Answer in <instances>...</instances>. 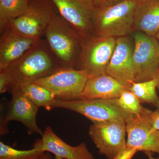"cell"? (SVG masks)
<instances>
[{
	"label": "cell",
	"instance_id": "obj_1",
	"mask_svg": "<svg viewBox=\"0 0 159 159\" xmlns=\"http://www.w3.org/2000/svg\"><path fill=\"white\" fill-rule=\"evenodd\" d=\"M61 67L47 43L40 39L6 70L11 78V86L20 85L48 76Z\"/></svg>",
	"mask_w": 159,
	"mask_h": 159
},
{
	"label": "cell",
	"instance_id": "obj_2",
	"mask_svg": "<svg viewBox=\"0 0 159 159\" xmlns=\"http://www.w3.org/2000/svg\"><path fill=\"white\" fill-rule=\"evenodd\" d=\"M44 36L46 43L61 67L75 68L84 39L59 13H55Z\"/></svg>",
	"mask_w": 159,
	"mask_h": 159
},
{
	"label": "cell",
	"instance_id": "obj_3",
	"mask_svg": "<svg viewBox=\"0 0 159 159\" xmlns=\"http://www.w3.org/2000/svg\"><path fill=\"white\" fill-rule=\"evenodd\" d=\"M138 4L134 0H125L113 6L96 7L93 36L117 38L131 34L134 31V16Z\"/></svg>",
	"mask_w": 159,
	"mask_h": 159
},
{
	"label": "cell",
	"instance_id": "obj_4",
	"mask_svg": "<svg viewBox=\"0 0 159 159\" xmlns=\"http://www.w3.org/2000/svg\"><path fill=\"white\" fill-rule=\"evenodd\" d=\"M54 108L65 109L80 114L93 123L113 120L126 122L134 116L128 113L118 104L116 99H55L51 106Z\"/></svg>",
	"mask_w": 159,
	"mask_h": 159
},
{
	"label": "cell",
	"instance_id": "obj_5",
	"mask_svg": "<svg viewBox=\"0 0 159 159\" xmlns=\"http://www.w3.org/2000/svg\"><path fill=\"white\" fill-rule=\"evenodd\" d=\"M133 62L134 82L148 81L156 78L159 71V43L153 36L134 30Z\"/></svg>",
	"mask_w": 159,
	"mask_h": 159
},
{
	"label": "cell",
	"instance_id": "obj_6",
	"mask_svg": "<svg viewBox=\"0 0 159 159\" xmlns=\"http://www.w3.org/2000/svg\"><path fill=\"white\" fill-rule=\"evenodd\" d=\"M116 38L95 36L84 40L76 65L89 77L106 74L107 66L116 48Z\"/></svg>",
	"mask_w": 159,
	"mask_h": 159
},
{
	"label": "cell",
	"instance_id": "obj_7",
	"mask_svg": "<svg viewBox=\"0 0 159 159\" xmlns=\"http://www.w3.org/2000/svg\"><path fill=\"white\" fill-rule=\"evenodd\" d=\"M89 77L83 70L61 67L48 76L33 82L49 90L55 99L72 100L79 99Z\"/></svg>",
	"mask_w": 159,
	"mask_h": 159
},
{
	"label": "cell",
	"instance_id": "obj_8",
	"mask_svg": "<svg viewBox=\"0 0 159 159\" xmlns=\"http://www.w3.org/2000/svg\"><path fill=\"white\" fill-rule=\"evenodd\" d=\"M10 87L11 98L6 113L1 117V135L9 133V122L15 121L25 125L29 134H38L42 136L43 131L38 125L36 119L39 108L27 97L19 85H11Z\"/></svg>",
	"mask_w": 159,
	"mask_h": 159
},
{
	"label": "cell",
	"instance_id": "obj_9",
	"mask_svg": "<svg viewBox=\"0 0 159 159\" xmlns=\"http://www.w3.org/2000/svg\"><path fill=\"white\" fill-rule=\"evenodd\" d=\"M89 133L99 153L107 159H113L126 148L125 122L122 120L93 123Z\"/></svg>",
	"mask_w": 159,
	"mask_h": 159
},
{
	"label": "cell",
	"instance_id": "obj_10",
	"mask_svg": "<svg viewBox=\"0 0 159 159\" xmlns=\"http://www.w3.org/2000/svg\"><path fill=\"white\" fill-rule=\"evenodd\" d=\"M54 8L51 0H30L29 10L9 25L25 37L40 39L56 12Z\"/></svg>",
	"mask_w": 159,
	"mask_h": 159
},
{
	"label": "cell",
	"instance_id": "obj_11",
	"mask_svg": "<svg viewBox=\"0 0 159 159\" xmlns=\"http://www.w3.org/2000/svg\"><path fill=\"white\" fill-rule=\"evenodd\" d=\"M55 9L84 40L93 36V0H51Z\"/></svg>",
	"mask_w": 159,
	"mask_h": 159
},
{
	"label": "cell",
	"instance_id": "obj_12",
	"mask_svg": "<svg viewBox=\"0 0 159 159\" xmlns=\"http://www.w3.org/2000/svg\"><path fill=\"white\" fill-rule=\"evenodd\" d=\"M134 42L128 36L116 38V48L106 70V74L128 88L134 82L133 56Z\"/></svg>",
	"mask_w": 159,
	"mask_h": 159
},
{
	"label": "cell",
	"instance_id": "obj_13",
	"mask_svg": "<svg viewBox=\"0 0 159 159\" xmlns=\"http://www.w3.org/2000/svg\"><path fill=\"white\" fill-rule=\"evenodd\" d=\"M126 147L139 151L159 154V131L144 118L134 116L125 122Z\"/></svg>",
	"mask_w": 159,
	"mask_h": 159
},
{
	"label": "cell",
	"instance_id": "obj_14",
	"mask_svg": "<svg viewBox=\"0 0 159 159\" xmlns=\"http://www.w3.org/2000/svg\"><path fill=\"white\" fill-rule=\"evenodd\" d=\"M38 39L22 35L9 24L1 33L0 70L16 61Z\"/></svg>",
	"mask_w": 159,
	"mask_h": 159
},
{
	"label": "cell",
	"instance_id": "obj_15",
	"mask_svg": "<svg viewBox=\"0 0 159 159\" xmlns=\"http://www.w3.org/2000/svg\"><path fill=\"white\" fill-rule=\"evenodd\" d=\"M42 149L44 152L53 154L54 159H95L84 142L77 146L68 144L48 126L42 136Z\"/></svg>",
	"mask_w": 159,
	"mask_h": 159
},
{
	"label": "cell",
	"instance_id": "obj_16",
	"mask_svg": "<svg viewBox=\"0 0 159 159\" xmlns=\"http://www.w3.org/2000/svg\"><path fill=\"white\" fill-rule=\"evenodd\" d=\"M127 89L113 77L107 74L89 77L78 99H116Z\"/></svg>",
	"mask_w": 159,
	"mask_h": 159
},
{
	"label": "cell",
	"instance_id": "obj_17",
	"mask_svg": "<svg viewBox=\"0 0 159 159\" xmlns=\"http://www.w3.org/2000/svg\"><path fill=\"white\" fill-rule=\"evenodd\" d=\"M159 30V0L138 3L134 16V31L155 37Z\"/></svg>",
	"mask_w": 159,
	"mask_h": 159
},
{
	"label": "cell",
	"instance_id": "obj_18",
	"mask_svg": "<svg viewBox=\"0 0 159 159\" xmlns=\"http://www.w3.org/2000/svg\"><path fill=\"white\" fill-rule=\"evenodd\" d=\"M30 4V0H0V32L11 20L25 14Z\"/></svg>",
	"mask_w": 159,
	"mask_h": 159
},
{
	"label": "cell",
	"instance_id": "obj_19",
	"mask_svg": "<svg viewBox=\"0 0 159 159\" xmlns=\"http://www.w3.org/2000/svg\"><path fill=\"white\" fill-rule=\"evenodd\" d=\"M19 86L27 97L39 108L42 107L46 110H51V106L55 98L49 90L34 82L25 83Z\"/></svg>",
	"mask_w": 159,
	"mask_h": 159
},
{
	"label": "cell",
	"instance_id": "obj_20",
	"mask_svg": "<svg viewBox=\"0 0 159 159\" xmlns=\"http://www.w3.org/2000/svg\"><path fill=\"white\" fill-rule=\"evenodd\" d=\"M44 152L41 139L36 140L29 150H18L0 142V159H39Z\"/></svg>",
	"mask_w": 159,
	"mask_h": 159
},
{
	"label": "cell",
	"instance_id": "obj_21",
	"mask_svg": "<svg viewBox=\"0 0 159 159\" xmlns=\"http://www.w3.org/2000/svg\"><path fill=\"white\" fill-rule=\"evenodd\" d=\"M156 89V79L143 82H134L128 88L141 102L152 104L157 107L159 104V97Z\"/></svg>",
	"mask_w": 159,
	"mask_h": 159
},
{
	"label": "cell",
	"instance_id": "obj_22",
	"mask_svg": "<svg viewBox=\"0 0 159 159\" xmlns=\"http://www.w3.org/2000/svg\"><path fill=\"white\" fill-rule=\"evenodd\" d=\"M117 101L123 110L134 116H143L148 109L141 105L140 100L128 89L122 92Z\"/></svg>",
	"mask_w": 159,
	"mask_h": 159
},
{
	"label": "cell",
	"instance_id": "obj_23",
	"mask_svg": "<svg viewBox=\"0 0 159 159\" xmlns=\"http://www.w3.org/2000/svg\"><path fill=\"white\" fill-rule=\"evenodd\" d=\"M142 117H144L154 129L159 131V111H152L148 109Z\"/></svg>",
	"mask_w": 159,
	"mask_h": 159
},
{
	"label": "cell",
	"instance_id": "obj_24",
	"mask_svg": "<svg viewBox=\"0 0 159 159\" xmlns=\"http://www.w3.org/2000/svg\"><path fill=\"white\" fill-rule=\"evenodd\" d=\"M11 85V80L7 70H0V93H6Z\"/></svg>",
	"mask_w": 159,
	"mask_h": 159
},
{
	"label": "cell",
	"instance_id": "obj_25",
	"mask_svg": "<svg viewBox=\"0 0 159 159\" xmlns=\"http://www.w3.org/2000/svg\"><path fill=\"white\" fill-rule=\"evenodd\" d=\"M137 152L136 151L126 147L125 149L120 152L113 159H132L134 155Z\"/></svg>",
	"mask_w": 159,
	"mask_h": 159
},
{
	"label": "cell",
	"instance_id": "obj_26",
	"mask_svg": "<svg viewBox=\"0 0 159 159\" xmlns=\"http://www.w3.org/2000/svg\"><path fill=\"white\" fill-rule=\"evenodd\" d=\"M125 0H93L96 7H107L113 6Z\"/></svg>",
	"mask_w": 159,
	"mask_h": 159
},
{
	"label": "cell",
	"instance_id": "obj_27",
	"mask_svg": "<svg viewBox=\"0 0 159 159\" xmlns=\"http://www.w3.org/2000/svg\"><path fill=\"white\" fill-rule=\"evenodd\" d=\"M39 159H53V157L50 152H44Z\"/></svg>",
	"mask_w": 159,
	"mask_h": 159
},
{
	"label": "cell",
	"instance_id": "obj_28",
	"mask_svg": "<svg viewBox=\"0 0 159 159\" xmlns=\"http://www.w3.org/2000/svg\"><path fill=\"white\" fill-rule=\"evenodd\" d=\"M144 152L148 157V159H159V158H156L152 156V152Z\"/></svg>",
	"mask_w": 159,
	"mask_h": 159
},
{
	"label": "cell",
	"instance_id": "obj_29",
	"mask_svg": "<svg viewBox=\"0 0 159 159\" xmlns=\"http://www.w3.org/2000/svg\"><path fill=\"white\" fill-rule=\"evenodd\" d=\"M156 80L157 81V89L159 90V71L158 74L157 75ZM157 110L159 111V105L157 107Z\"/></svg>",
	"mask_w": 159,
	"mask_h": 159
},
{
	"label": "cell",
	"instance_id": "obj_30",
	"mask_svg": "<svg viewBox=\"0 0 159 159\" xmlns=\"http://www.w3.org/2000/svg\"><path fill=\"white\" fill-rule=\"evenodd\" d=\"M155 37L157 39V41H158L159 43V30L157 32L155 36Z\"/></svg>",
	"mask_w": 159,
	"mask_h": 159
},
{
	"label": "cell",
	"instance_id": "obj_31",
	"mask_svg": "<svg viewBox=\"0 0 159 159\" xmlns=\"http://www.w3.org/2000/svg\"><path fill=\"white\" fill-rule=\"evenodd\" d=\"M134 1H135V2L138 3H139L142 2H144V1H146V0H134Z\"/></svg>",
	"mask_w": 159,
	"mask_h": 159
},
{
	"label": "cell",
	"instance_id": "obj_32",
	"mask_svg": "<svg viewBox=\"0 0 159 159\" xmlns=\"http://www.w3.org/2000/svg\"></svg>",
	"mask_w": 159,
	"mask_h": 159
}]
</instances>
